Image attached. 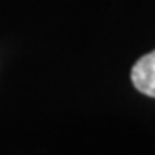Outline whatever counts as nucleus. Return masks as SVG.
Listing matches in <instances>:
<instances>
[{"instance_id":"1","label":"nucleus","mask_w":155,"mask_h":155,"mask_svg":"<svg viewBox=\"0 0 155 155\" xmlns=\"http://www.w3.org/2000/svg\"><path fill=\"white\" fill-rule=\"evenodd\" d=\"M131 81L137 90L148 97H155V49L133 65Z\"/></svg>"}]
</instances>
